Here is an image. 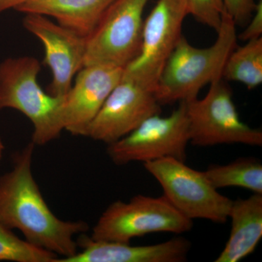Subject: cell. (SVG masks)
Listing matches in <instances>:
<instances>
[{"label": "cell", "mask_w": 262, "mask_h": 262, "mask_svg": "<svg viewBox=\"0 0 262 262\" xmlns=\"http://www.w3.org/2000/svg\"><path fill=\"white\" fill-rule=\"evenodd\" d=\"M185 103L189 143L193 145H262L261 130L250 127L241 120L232 91L223 79L211 82L204 98Z\"/></svg>", "instance_id": "8992f818"}, {"label": "cell", "mask_w": 262, "mask_h": 262, "mask_svg": "<svg viewBox=\"0 0 262 262\" xmlns=\"http://www.w3.org/2000/svg\"><path fill=\"white\" fill-rule=\"evenodd\" d=\"M5 146L3 144V140L0 138V161H1L2 158H3V152H4Z\"/></svg>", "instance_id": "603a6c76"}, {"label": "cell", "mask_w": 262, "mask_h": 262, "mask_svg": "<svg viewBox=\"0 0 262 262\" xmlns=\"http://www.w3.org/2000/svg\"><path fill=\"white\" fill-rule=\"evenodd\" d=\"M160 113L161 105L154 91L122 75L90 124L85 137L108 145L130 134L149 117Z\"/></svg>", "instance_id": "30bf717a"}, {"label": "cell", "mask_w": 262, "mask_h": 262, "mask_svg": "<svg viewBox=\"0 0 262 262\" xmlns=\"http://www.w3.org/2000/svg\"><path fill=\"white\" fill-rule=\"evenodd\" d=\"M225 10L236 25H244L252 16L256 3L254 0H223Z\"/></svg>", "instance_id": "ffe728a7"}, {"label": "cell", "mask_w": 262, "mask_h": 262, "mask_svg": "<svg viewBox=\"0 0 262 262\" xmlns=\"http://www.w3.org/2000/svg\"><path fill=\"white\" fill-rule=\"evenodd\" d=\"M193 221L179 213L165 196L138 194L128 202H113L93 228L94 241L130 244L135 237L155 232H189Z\"/></svg>", "instance_id": "277c9868"}, {"label": "cell", "mask_w": 262, "mask_h": 262, "mask_svg": "<svg viewBox=\"0 0 262 262\" xmlns=\"http://www.w3.org/2000/svg\"><path fill=\"white\" fill-rule=\"evenodd\" d=\"M189 143L187 108L185 101H182L169 116L149 117L130 134L108 144L106 151L117 165L163 158L185 162Z\"/></svg>", "instance_id": "ba28073f"}, {"label": "cell", "mask_w": 262, "mask_h": 262, "mask_svg": "<svg viewBox=\"0 0 262 262\" xmlns=\"http://www.w3.org/2000/svg\"><path fill=\"white\" fill-rule=\"evenodd\" d=\"M115 0H29L17 8L24 14L52 17L57 24L88 38Z\"/></svg>", "instance_id": "5bb4252c"}, {"label": "cell", "mask_w": 262, "mask_h": 262, "mask_svg": "<svg viewBox=\"0 0 262 262\" xmlns=\"http://www.w3.org/2000/svg\"><path fill=\"white\" fill-rule=\"evenodd\" d=\"M23 25L44 46L45 63L53 75L49 94L63 97L72 87L74 77L84 67L87 38L42 15L26 14Z\"/></svg>", "instance_id": "8fae6325"}, {"label": "cell", "mask_w": 262, "mask_h": 262, "mask_svg": "<svg viewBox=\"0 0 262 262\" xmlns=\"http://www.w3.org/2000/svg\"><path fill=\"white\" fill-rule=\"evenodd\" d=\"M187 15V0H158L144 20L140 52L122 75L155 91L164 66L182 37Z\"/></svg>", "instance_id": "9c48e42d"}, {"label": "cell", "mask_w": 262, "mask_h": 262, "mask_svg": "<svg viewBox=\"0 0 262 262\" xmlns=\"http://www.w3.org/2000/svg\"><path fill=\"white\" fill-rule=\"evenodd\" d=\"M58 258L55 253L19 238L0 223V261L55 262Z\"/></svg>", "instance_id": "ac0fdd59"}, {"label": "cell", "mask_w": 262, "mask_h": 262, "mask_svg": "<svg viewBox=\"0 0 262 262\" xmlns=\"http://www.w3.org/2000/svg\"><path fill=\"white\" fill-rule=\"evenodd\" d=\"M41 65L32 56L9 58L0 63V111L13 108L32 122V142L43 146L63 130V97L46 93L37 81Z\"/></svg>", "instance_id": "3957f363"}, {"label": "cell", "mask_w": 262, "mask_h": 262, "mask_svg": "<svg viewBox=\"0 0 262 262\" xmlns=\"http://www.w3.org/2000/svg\"><path fill=\"white\" fill-rule=\"evenodd\" d=\"M123 69L87 66L77 72L75 83L63 96V130L73 136H85L103 103L121 80Z\"/></svg>", "instance_id": "7c38bea8"}, {"label": "cell", "mask_w": 262, "mask_h": 262, "mask_svg": "<svg viewBox=\"0 0 262 262\" xmlns=\"http://www.w3.org/2000/svg\"><path fill=\"white\" fill-rule=\"evenodd\" d=\"M27 1L29 0H0V13L11 8L16 10Z\"/></svg>", "instance_id": "7402d4cb"}, {"label": "cell", "mask_w": 262, "mask_h": 262, "mask_svg": "<svg viewBox=\"0 0 262 262\" xmlns=\"http://www.w3.org/2000/svg\"><path fill=\"white\" fill-rule=\"evenodd\" d=\"M144 166L159 182L167 201L183 215L192 221L227 222L232 201L213 187L204 172L173 158L146 162Z\"/></svg>", "instance_id": "5b68a950"}, {"label": "cell", "mask_w": 262, "mask_h": 262, "mask_svg": "<svg viewBox=\"0 0 262 262\" xmlns=\"http://www.w3.org/2000/svg\"><path fill=\"white\" fill-rule=\"evenodd\" d=\"M222 79L244 84L248 89L262 83V37L234 48L226 61Z\"/></svg>", "instance_id": "e0dca14e"}, {"label": "cell", "mask_w": 262, "mask_h": 262, "mask_svg": "<svg viewBox=\"0 0 262 262\" xmlns=\"http://www.w3.org/2000/svg\"><path fill=\"white\" fill-rule=\"evenodd\" d=\"M252 18L250 20L246 29L237 36V38L243 41L253 40L261 37L262 34V2L261 0L256 3Z\"/></svg>", "instance_id": "44dd1931"}, {"label": "cell", "mask_w": 262, "mask_h": 262, "mask_svg": "<svg viewBox=\"0 0 262 262\" xmlns=\"http://www.w3.org/2000/svg\"><path fill=\"white\" fill-rule=\"evenodd\" d=\"M230 234L215 262H238L256 249L262 237V194L232 201Z\"/></svg>", "instance_id": "9a60e30c"}, {"label": "cell", "mask_w": 262, "mask_h": 262, "mask_svg": "<svg viewBox=\"0 0 262 262\" xmlns=\"http://www.w3.org/2000/svg\"><path fill=\"white\" fill-rule=\"evenodd\" d=\"M189 14L215 32L220 29L225 12L223 0H187Z\"/></svg>", "instance_id": "d6986e66"}, {"label": "cell", "mask_w": 262, "mask_h": 262, "mask_svg": "<svg viewBox=\"0 0 262 262\" xmlns=\"http://www.w3.org/2000/svg\"><path fill=\"white\" fill-rule=\"evenodd\" d=\"M77 244L80 251L55 262H183L187 261L191 248L190 242L181 237L150 246H131L84 236Z\"/></svg>", "instance_id": "4fadbf2b"}, {"label": "cell", "mask_w": 262, "mask_h": 262, "mask_svg": "<svg viewBox=\"0 0 262 262\" xmlns=\"http://www.w3.org/2000/svg\"><path fill=\"white\" fill-rule=\"evenodd\" d=\"M205 175L215 189L244 188L262 194V165L254 158H241L227 165H213Z\"/></svg>", "instance_id": "2e32d148"}, {"label": "cell", "mask_w": 262, "mask_h": 262, "mask_svg": "<svg viewBox=\"0 0 262 262\" xmlns=\"http://www.w3.org/2000/svg\"><path fill=\"white\" fill-rule=\"evenodd\" d=\"M236 26L225 10L216 40L210 47H194L182 35L155 86L160 105L194 99L206 84L222 78L227 58L237 47Z\"/></svg>", "instance_id": "7a4b0ae2"}, {"label": "cell", "mask_w": 262, "mask_h": 262, "mask_svg": "<svg viewBox=\"0 0 262 262\" xmlns=\"http://www.w3.org/2000/svg\"><path fill=\"white\" fill-rule=\"evenodd\" d=\"M149 2L115 0L86 39L84 67L124 69L134 61L140 52L143 13Z\"/></svg>", "instance_id": "52a82bcc"}, {"label": "cell", "mask_w": 262, "mask_h": 262, "mask_svg": "<svg viewBox=\"0 0 262 262\" xmlns=\"http://www.w3.org/2000/svg\"><path fill=\"white\" fill-rule=\"evenodd\" d=\"M35 145L29 143L14 156L13 168L0 177V223L18 229L29 244L68 258L77 252L75 237L89 225L62 220L50 209L32 172Z\"/></svg>", "instance_id": "6da1fadb"}]
</instances>
